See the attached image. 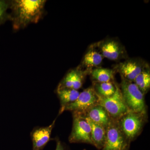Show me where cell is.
<instances>
[{"label": "cell", "instance_id": "cell-1", "mask_svg": "<svg viewBox=\"0 0 150 150\" xmlns=\"http://www.w3.org/2000/svg\"><path fill=\"white\" fill-rule=\"evenodd\" d=\"M45 0H11L9 21L14 31L23 29L31 23H36L45 13Z\"/></svg>", "mask_w": 150, "mask_h": 150}, {"label": "cell", "instance_id": "cell-2", "mask_svg": "<svg viewBox=\"0 0 150 150\" xmlns=\"http://www.w3.org/2000/svg\"><path fill=\"white\" fill-rule=\"evenodd\" d=\"M148 111H129L118 119L120 128L130 142L135 141L142 134L148 122Z\"/></svg>", "mask_w": 150, "mask_h": 150}, {"label": "cell", "instance_id": "cell-3", "mask_svg": "<svg viewBox=\"0 0 150 150\" xmlns=\"http://www.w3.org/2000/svg\"><path fill=\"white\" fill-rule=\"evenodd\" d=\"M119 87L123 100L129 111L141 112L147 111L144 95L133 82L121 77Z\"/></svg>", "mask_w": 150, "mask_h": 150}, {"label": "cell", "instance_id": "cell-4", "mask_svg": "<svg viewBox=\"0 0 150 150\" xmlns=\"http://www.w3.org/2000/svg\"><path fill=\"white\" fill-rule=\"evenodd\" d=\"M131 142L123 133L118 120L111 118L106 128V137L101 150H130Z\"/></svg>", "mask_w": 150, "mask_h": 150}, {"label": "cell", "instance_id": "cell-5", "mask_svg": "<svg viewBox=\"0 0 150 150\" xmlns=\"http://www.w3.org/2000/svg\"><path fill=\"white\" fill-rule=\"evenodd\" d=\"M98 96V104L104 108L110 117L118 120L129 111L123 100L119 85L117 84L116 91L108 97Z\"/></svg>", "mask_w": 150, "mask_h": 150}, {"label": "cell", "instance_id": "cell-6", "mask_svg": "<svg viewBox=\"0 0 150 150\" xmlns=\"http://www.w3.org/2000/svg\"><path fill=\"white\" fill-rule=\"evenodd\" d=\"M73 114V126L69 137L70 143H85L93 146L91 139V128L83 116Z\"/></svg>", "mask_w": 150, "mask_h": 150}, {"label": "cell", "instance_id": "cell-7", "mask_svg": "<svg viewBox=\"0 0 150 150\" xmlns=\"http://www.w3.org/2000/svg\"><path fill=\"white\" fill-rule=\"evenodd\" d=\"M98 96L91 86L80 93L77 99L65 107V110L71 111L72 114L82 115L90 108L98 104Z\"/></svg>", "mask_w": 150, "mask_h": 150}, {"label": "cell", "instance_id": "cell-8", "mask_svg": "<svg viewBox=\"0 0 150 150\" xmlns=\"http://www.w3.org/2000/svg\"><path fill=\"white\" fill-rule=\"evenodd\" d=\"M148 66L142 59L133 58L119 63L115 69L116 72L120 74L121 77L133 82L137 76Z\"/></svg>", "mask_w": 150, "mask_h": 150}, {"label": "cell", "instance_id": "cell-9", "mask_svg": "<svg viewBox=\"0 0 150 150\" xmlns=\"http://www.w3.org/2000/svg\"><path fill=\"white\" fill-rule=\"evenodd\" d=\"M96 46L102 56L109 60L118 61L127 57L125 47L115 38L105 39L99 42Z\"/></svg>", "mask_w": 150, "mask_h": 150}, {"label": "cell", "instance_id": "cell-10", "mask_svg": "<svg viewBox=\"0 0 150 150\" xmlns=\"http://www.w3.org/2000/svg\"><path fill=\"white\" fill-rule=\"evenodd\" d=\"M91 70H83L79 66L67 72L57 87V89L69 88L78 90L82 87L85 78Z\"/></svg>", "mask_w": 150, "mask_h": 150}, {"label": "cell", "instance_id": "cell-11", "mask_svg": "<svg viewBox=\"0 0 150 150\" xmlns=\"http://www.w3.org/2000/svg\"><path fill=\"white\" fill-rule=\"evenodd\" d=\"M56 119L49 126L37 127L31 131L30 137L33 143V150H42L51 140V133Z\"/></svg>", "mask_w": 150, "mask_h": 150}, {"label": "cell", "instance_id": "cell-12", "mask_svg": "<svg viewBox=\"0 0 150 150\" xmlns=\"http://www.w3.org/2000/svg\"><path fill=\"white\" fill-rule=\"evenodd\" d=\"M81 115L101 125L105 129L112 118L104 108L98 104L90 108Z\"/></svg>", "mask_w": 150, "mask_h": 150}, {"label": "cell", "instance_id": "cell-13", "mask_svg": "<svg viewBox=\"0 0 150 150\" xmlns=\"http://www.w3.org/2000/svg\"><path fill=\"white\" fill-rule=\"evenodd\" d=\"M84 117L91 126V139L93 146L97 149L101 150L105 142L106 129L101 125L91 121L87 117Z\"/></svg>", "mask_w": 150, "mask_h": 150}, {"label": "cell", "instance_id": "cell-14", "mask_svg": "<svg viewBox=\"0 0 150 150\" xmlns=\"http://www.w3.org/2000/svg\"><path fill=\"white\" fill-rule=\"evenodd\" d=\"M56 93L60 100L61 108L59 115L64 111L65 107L75 101L79 95V92L74 89L63 88L56 89Z\"/></svg>", "mask_w": 150, "mask_h": 150}, {"label": "cell", "instance_id": "cell-15", "mask_svg": "<svg viewBox=\"0 0 150 150\" xmlns=\"http://www.w3.org/2000/svg\"><path fill=\"white\" fill-rule=\"evenodd\" d=\"M103 57L100 52L94 48H90L86 52L79 67L82 69L86 68V70H91L93 67H98L101 64Z\"/></svg>", "mask_w": 150, "mask_h": 150}, {"label": "cell", "instance_id": "cell-16", "mask_svg": "<svg viewBox=\"0 0 150 150\" xmlns=\"http://www.w3.org/2000/svg\"><path fill=\"white\" fill-rule=\"evenodd\" d=\"M114 73L113 70L97 67L92 69L90 74L93 82L105 83L114 81Z\"/></svg>", "mask_w": 150, "mask_h": 150}, {"label": "cell", "instance_id": "cell-17", "mask_svg": "<svg viewBox=\"0 0 150 150\" xmlns=\"http://www.w3.org/2000/svg\"><path fill=\"white\" fill-rule=\"evenodd\" d=\"M118 84L115 81L105 83L93 82L92 86L97 94L102 97H108L112 96L115 91Z\"/></svg>", "mask_w": 150, "mask_h": 150}, {"label": "cell", "instance_id": "cell-18", "mask_svg": "<svg viewBox=\"0 0 150 150\" xmlns=\"http://www.w3.org/2000/svg\"><path fill=\"white\" fill-rule=\"evenodd\" d=\"M133 82L144 95L147 93L150 88V71L149 66L137 76Z\"/></svg>", "mask_w": 150, "mask_h": 150}, {"label": "cell", "instance_id": "cell-19", "mask_svg": "<svg viewBox=\"0 0 150 150\" xmlns=\"http://www.w3.org/2000/svg\"><path fill=\"white\" fill-rule=\"evenodd\" d=\"M10 1L0 0V25L4 24L6 21H9V9Z\"/></svg>", "mask_w": 150, "mask_h": 150}, {"label": "cell", "instance_id": "cell-20", "mask_svg": "<svg viewBox=\"0 0 150 150\" xmlns=\"http://www.w3.org/2000/svg\"><path fill=\"white\" fill-rule=\"evenodd\" d=\"M55 139H56L55 140H56V143L55 150H69L64 144L60 141L58 137H56Z\"/></svg>", "mask_w": 150, "mask_h": 150}]
</instances>
